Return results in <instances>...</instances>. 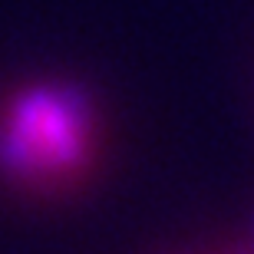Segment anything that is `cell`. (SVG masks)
<instances>
[{
	"label": "cell",
	"instance_id": "obj_1",
	"mask_svg": "<svg viewBox=\"0 0 254 254\" xmlns=\"http://www.w3.org/2000/svg\"><path fill=\"white\" fill-rule=\"evenodd\" d=\"M103 159L96 103L66 79H30L0 99V182L37 198L83 185Z\"/></svg>",
	"mask_w": 254,
	"mask_h": 254
},
{
	"label": "cell",
	"instance_id": "obj_2",
	"mask_svg": "<svg viewBox=\"0 0 254 254\" xmlns=\"http://www.w3.org/2000/svg\"><path fill=\"white\" fill-rule=\"evenodd\" d=\"M211 251L215 254H254V215L248 218L245 225H238L231 238L211 245Z\"/></svg>",
	"mask_w": 254,
	"mask_h": 254
},
{
	"label": "cell",
	"instance_id": "obj_3",
	"mask_svg": "<svg viewBox=\"0 0 254 254\" xmlns=\"http://www.w3.org/2000/svg\"><path fill=\"white\" fill-rule=\"evenodd\" d=\"M185 254H215L211 248H205V251H185Z\"/></svg>",
	"mask_w": 254,
	"mask_h": 254
}]
</instances>
